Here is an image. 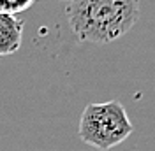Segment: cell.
<instances>
[{
  "label": "cell",
  "instance_id": "6da1fadb",
  "mask_svg": "<svg viewBox=\"0 0 155 151\" xmlns=\"http://www.w3.org/2000/svg\"><path fill=\"white\" fill-rule=\"evenodd\" d=\"M69 27L83 42L109 44L124 37L141 16L139 0H71Z\"/></svg>",
  "mask_w": 155,
  "mask_h": 151
},
{
  "label": "cell",
  "instance_id": "7a4b0ae2",
  "mask_svg": "<svg viewBox=\"0 0 155 151\" xmlns=\"http://www.w3.org/2000/svg\"><path fill=\"white\" fill-rule=\"evenodd\" d=\"M134 132V125L127 116L125 107L118 100L88 104L79 118V139L101 151H107L124 142Z\"/></svg>",
  "mask_w": 155,
  "mask_h": 151
},
{
  "label": "cell",
  "instance_id": "3957f363",
  "mask_svg": "<svg viewBox=\"0 0 155 151\" xmlns=\"http://www.w3.org/2000/svg\"><path fill=\"white\" fill-rule=\"evenodd\" d=\"M23 21L11 12L0 11V56L14 55L21 47Z\"/></svg>",
  "mask_w": 155,
  "mask_h": 151
},
{
  "label": "cell",
  "instance_id": "277c9868",
  "mask_svg": "<svg viewBox=\"0 0 155 151\" xmlns=\"http://www.w3.org/2000/svg\"><path fill=\"white\" fill-rule=\"evenodd\" d=\"M64 2H71V0H64Z\"/></svg>",
  "mask_w": 155,
  "mask_h": 151
}]
</instances>
